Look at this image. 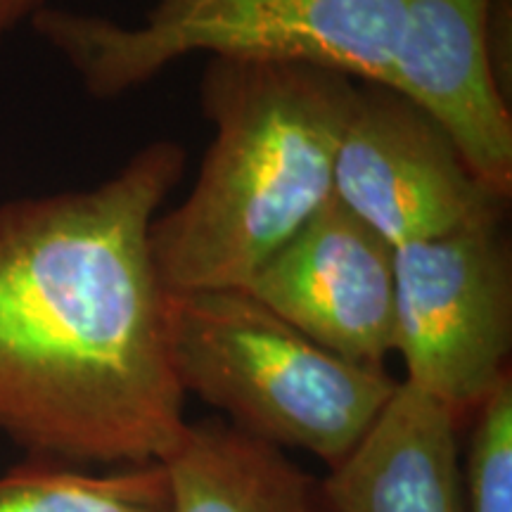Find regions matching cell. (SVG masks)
I'll use <instances>...</instances> for the list:
<instances>
[{
    "mask_svg": "<svg viewBox=\"0 0 512 512\" xmlns=\"http://www.w3.org/2000/svg\"><path fill=\"white\" fill-rule=\"evenodd\" d=\"M496 0H406L387 86L444 126L486 188L512 197V114L491 64Z\"/></svg>",
    "mask_w": 512,
    "mask_h": 512,
    "instance_id": "cell-8",
    "label": "cell"
},
{
    "mask_svg": "<svg viewBox=\"0 0 512 512\" xmlns=\"http://www.w3.org/2000/svg\"><path fill=\"white\" fill-rule=\"evenodd\" d=\"M176 140L81 190L0 202V434L67 465L162 460L185 427L150 230Z\"/></svg>",
    "mask_w": 512,
    "mask_h": 512,
    "instance_id": "cell-1",
    "label": "cell"
},
{
    "mask_svg": "<svg viewBox=\"0 0 512 512\" xmlns=\"http://www.w3.org/2000/svg\"><path fill=\"white\" fill-rule=\"evenodd\" d=\"M0 512H171V491L159 460L81 472L34 458L0 475Z\"/></svg>",
    "mask_w": 512,
    "mask_h": 512,
    "instance_id": "cell-11",
    "label": "cell"
},
{
    "mask_svg": "<svg viewBox=\"0 0 512 512\" xmlns=\"http://www.w3.org/2000/svg\"><path fill=\"white\" fill-rule=\"evenodd\" d=\"M43 8H48V0H0V46Z\"/></svg>",
    "mask_w": 512,
    "mask_h": 512,
    "instance_id": "cell-13",
    "label": "cell"
},
{
    "mask_svg": "<svg viewBox=\"0 0 512 512\" xmlns=\"http://www.w3.org/2000/svg\"><path fill=\"white\" fill-rule=\"evenodd\" d=\"M508 214L396 247V351L406 377L467 425L510 373Z\"/></svg>",
    "mask_w": 512,
    "mask_h": 512,
    "instance_id": "cell-5",
    "label": "cell"
},
{
    "mask_svg": "<svg viewBox=\"0 0 512 512\" xmlns=\"http://www.w3.org/2000/svg\"><path fill=\"white\" fill-rule=\"evenodd\" d=\"M460 420L399 380L358 444L323 479L330 512H463Z\"/></svg>",
    "mask_w": 512,
    "mask_h": 512,
    "instance_id": "cell-9",
    "label": "cell"
},
{
    "mask_svg": "<svg viewBox=\"0 0 512 512\" xmlns=\"http://www.w3.org/2000/svg\"><path fill=\"white\" fill-rule=\"evenodd\" d=\"M406 0H152L138 24L43 8L31 29L93 98L136 91L190 55L304 62L387 83Z\"/></svg>",
    "mask_w": 512,
    "mask_h": 512,
    "instance_id": "cell-4",
    "label": "cell"
},
{
    "mask_svg": "<svg viewBox=\"0 0 512 512\" xmlns=\"http://www.w3.org/2000/svg\"><path fill=\"white\" fill-rule=\"evenodd\" d=\"M356 79L304 62L209 57L200 107L214 128L185 200L150 230L166 290H242L335 197Z\"/></svg>",
    "mask_w": 512,
    "mask_h": 512,
    "instance_id": "cell-2",
    "label": "cell"
},
{
    "mask_svg": "<svg viewBox=\"0 0 512 512\" xmlns=\"http://www.w3.org/2000/svg\"><path fill=\"white\" fill-rule=\"evenodd\" d=\"M396 249L335 197L242 290L332 354L382 366L396 351Z\"/></svg>",
    "mask_w": 512,
    "mask_h": 512,
    "instance_id": "cell-7",
    "label": "cell"
},
{
    "mask_svg": "<svg viewBox=\"0 0 512 512\" xmlns=\"http://www.w3.org/2000/svg\"><path fill=\"white\" fill-rule=\"evenodd\" d=\"M159 463L171 512H330L318 479L230 422H185Z\"/></svg>",
    "mask_w": 512,
    "mask_h": 512,
    "instance_id": "cell-10",
    "label": "cell"
},
{
    "mask_svg": "<svg viewBox=\"0 0 512 512\" xmlns=\"http://www.w3.org/2000/svg\"><path fill=\"white\" fill-rule=\"evenodd\" d=\"M166 342L181 389L230 425L335 467L380 415L387 368L332 354L245 290H166Z\"/></svg>",
    "mask_w": 512,
    "mask_h": 512,
    "instance_id": "cell-3",
    "label": "cell"
},
{
    "mask_svg": "<svg viewBox=\"0 0 512 512\" xmlns=\"http://www.w3.org/2000/svg\"><path fill=\"white\" fill-rule=\"evenodd\" d=\"M335 200L394 249L508 214L432 114L380 81H356L335 155Z\"/></svg>",
    "mask_w": 512,
    "mask_h": 512,
    "instance_id": "cell-6",
    "label": "cell"
},
{
    "mask_svg": "<svg viewBox=\"0 0 512 512\" xmlns=\"http://www.w3.org/2000/svg\"><path fill=\"white\" fill-rule=\"evenodd\" d=\"M465 456H460L463 512H512V375L491 389L467 420Z\"/></svg>",
    "mask_w": 512,
    "mask_h": 512,
    "instance_id": "cell-12",
    "label": "cell"
}]
</instances>
